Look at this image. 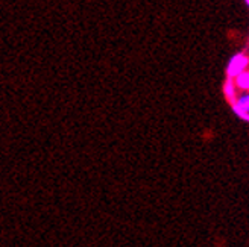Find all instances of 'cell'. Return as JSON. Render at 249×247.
Masks as SVG:
<instances>
[{
    "label": "cell",
    "instance_id": "obj_1",
    "mask_svg": "<svg viewBox=\"0 0 249 247\" xmlns=\"http://www.w3.org/2000/svg\"><path fill=\"white\" fill-rule=\"evenodd\" d=\"M249 66V56L245 53H235L231 56L227 66V76L228 79H235L239 75H242L243 71L248 70Z\"/></svg>",
    "mask_w": 249,
    "mask_h": 247
},
{
    "label": "cell",
    "instance_id": "obj_2",
    "mask_svg": "<svg viewBox=\"0 0 249 247\" xmlns=\"http://www.w3.org/2000/svg\"><path fill=\"white\" fill-rule=\"evenodd\" d=\"M223 94H225L227 100L231 105H234L235 100H237V97H239L237 96V86H235V83H234L232 79H227L225 85H223Z\"/></svg>",
    "mask_w": 249,
    "mask_h": 247
},
{
    "label": "cell",
    "instance_id": "obj_3",
    "mask_svg": "<svg viewBox=\"0 0 249 247\" xmlns=\"http://www.w3.org/2000/svg\"><path fill=\"white\" fill-rule=\"evenodd\" d=\"M235 86H237V90H242L245 93H249V71H243L242 75H239L235 79H232Z\"/></svg>",
    "mask_w": 249,
    "mask_h": 247
},
{
    "label": "cell",
    "instance_id": "obj_4",
    "mask_svg": "<svg viewBox=\"0 0 249 247\" xmlns=\"http://www.w3.org/2000/svg\"><path fill=\"white\" fill-rule=\"evenodd\" d=\"M231 106H235L239 108L242 111H245V113H249V93H243L237 97V100H235L234 105Z\"/></svg>",
    "mask_w": 249,
    "mask_h": 247
},
{
    "label": "cell",
    "instance_id": "obj_5",
    "mask_svg": "<svg viewBox=\"0 0 249 247\" xmlns=\"http://www.w3.org/2000/svg\"><path fill=\"white\" fill-rule=\"evenodd\" d=\"M232 111H234V114L237 115L240 120L249 123V113H245V111H242V109H239V108H235V106H232Z\"/></svg>",
    "mask_w": 249,
    "mask_h": 247
},
{
    "label": "cell",
    "instance_id": "obj_6",
    "mask_svg": "<svg viewBox=\"0 0 249 247\" xmlns=\"http://www.w3.org/2000/svg\"><path fill=\"white\" fill-rule=\"evenodd\" d=\"M246 3H248V6H249V0H246Z\"/></svg>",
    "mask_w": 249,
    "mask_h": 247
}]
</instances>
